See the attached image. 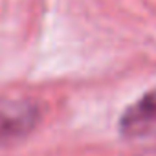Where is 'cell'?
I'll return each mask as SVG.
<instances>
[{
    "instance_id": "1",
    "label": "cell",
    "mask_w": 156,
    "mask_h": 156,
    "mask_svg": "<svg viewBox=\"0 0 156 156\" xmlns=\"http://www.w3.org/2000/svg\"><path fill=\"white\" fill-rule=\"evenodd\" d=\"M41 119L39 107L26 101L0 103V145H13L24 140Z\"/></svg>"
},
{
    "instance_id": "2",
    "label": "cell",
    "mask_w": 156,
    "mask_h": 156,
    "mask_svg": "<svg viewBox=\"0 0 156 156\" xmlns=\"http://www.w3.org/2000/svg\"><path fill=\"white\" fill-rule=\"evenodd\" d=\"M156 125V92L147 94L121 116V130L125 134H140Z\"/></svg>"
}]
</instances>
